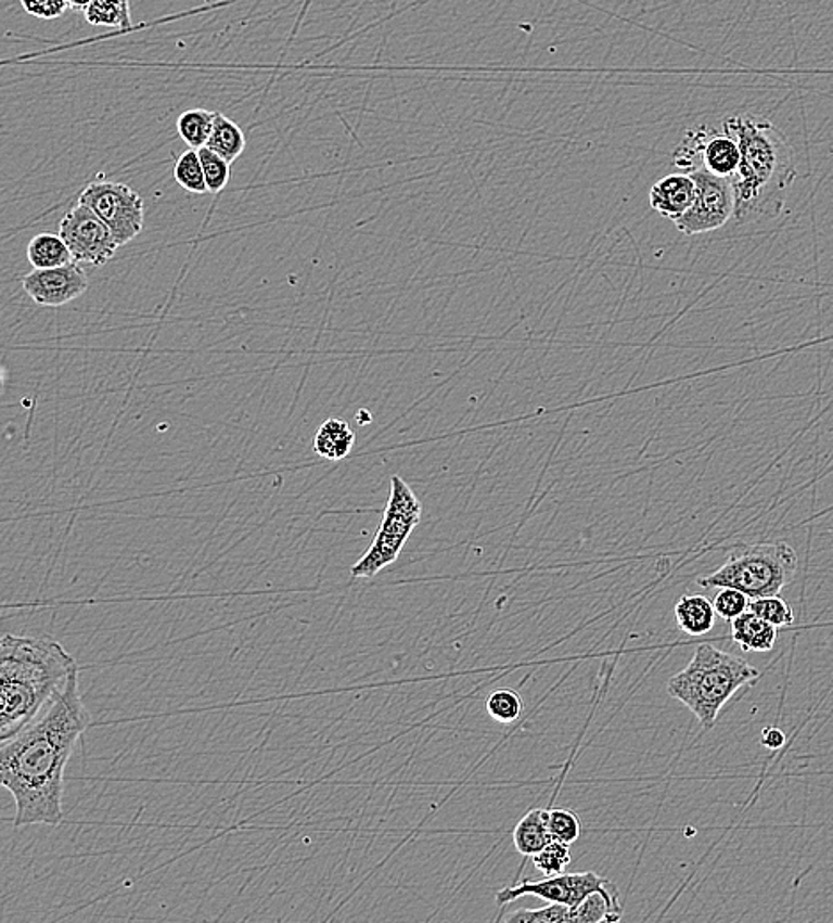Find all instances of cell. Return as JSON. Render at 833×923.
Wrapping results in <instances>:
<instances>
[{"instance_id": "obj_1", "label": "cell", "mask_w": 833, "mask_h": 923, "mask_svg": "<svg viewBox=\"0 0 833 923\" xmlns=\"http://www.w3.org/2000/svg\"><path fill=\"white\" fill-rule=\"evenodd\" d=\"M91 725L80 694L79 671L24 730L0 747V783L15 799V825H60L64 771Z\"/></svg>"}, {"instance_id": "obj_2", "label": "cell", "mask_w": 833, "mask_h": 923, "mask_svg": "<svg viewBox=\"0 0 833 923\" xmlns=\"http://www.w3.org/2000/svg\"><path fill=\"white\" fill-rule=\"evenodd\" d=\"M79 671L60 641L5 634L0 643V741L24 730Z\"/></svg>"}, {"instance_id": "obj_3", "label": "cell", "mask_w": 833, "mask_h": 923, "mask_svg": "<svg viewBox=\"0 0 833 923\" xmlns=\"http://www.w3.org/2000/svg\"><path fill=\"white\" fill-rule=\"evenodd\" d=\"M741 150L731 178L735 225L773 219L784 210L785 192L796 180V153L779 128L754 116H731L723 123Z\"/></svg>"}, {"instance_id": "obj_4", "label": "cell", "mask_w": 833, "mask_h": 923, "mask_svg": "<svg viewBox=\"0 0 833 923\" xmlns=\"http://www.w3.org/2000/svg\"><path fill=\"white\" fill-rule=\"evenodd\" d=\"M759 679V669L743 657L702 643L696 646L690 665L668 679L667 691L695 716L704 730H712L727 702L741 688Z\"/></svg>"}, {"instance_id": "obj_5", "label": "cell", "mask_w": 833, "mask_h": 923, "mask_svg": "<svg viewBox=\"0 0 833 923\" xmlns=\"http://www.w3.org/2000/svg\"><path fill=\"white\" fill-rule=\"evenodd\" d=\"M798 572V554L787 542H760L732 549L727 562L699 579L702 588H735L751 599L780 595Z\"/></svg>"}, {"instance_id": "obj_6", "label": "cell", "mask_w": 833, "mask_h": 923, "mask_svg": "<svg viewBox=\"0 0 833 923\" xmlns=\"http://www.w3.org/2000/svg\"><path fill=\"white\" fill-rule=\"evenodd\" d=\"M422 503L418 501L416 493L412 492L411 487L400 476H393L383 524L364 556L350 568V576L370 579L397 562L411 533L422 521Z\"/></svg>"}, {"instance_id": "obj_7", "label": "cell", "mask_w": 833, "mask_h": 923, "mask_svg": "<svg viewBox=\"0 0 833 923\" xmlns=\"http://www.w3.org/2000/svg\"><path fill=\"white\" fill-rule=\"evenodd\" d=\"M79 203L89 206L111 228L118 245L132 242L143 231L144 201L130 185L94 181L80 192Z\"/></svg>"}, {"instance_id": "obj_8", "label": "cell", "mask_w": 833, "mask_h": 923, "mask_svg": "<svg viewBox=\"0 0 833 923\" xmlns=\"http://www.w3.org/2000/svg\"><path fill=\"white\" fill-rule=\"evenodd\" d=\"M592 892H603L610 899L620 902L617 884L601 877L592 870L587 872H574V874H559L546 877V880H525L520 884L503 888L496 895L498 908H505L507 903L514 902L521 897H537L544 902H560L571 908H576L581 900L587 899Z\"/></svg>"}, {"instance_id": "obj_9", "label": "cell", "mask_w": 833, "mask_h": 923, "mask_svg": "<svg viewBox=\"0 0 833 923\" xmlns=\"http://www.w3.org/2000/svg\"><path fill=\"white\" fill-rule=\"evenodd\" d=\"M671 161L682 172L706 169L715 177L731 180L741 162L740 144L731 133L702 127L684 136L681 144L671 153Z\"/></svg>"}, {"instance_id": "obj_10", "label": "cell", "mask_w": 833, "mask_h": 923, "mask_svg": "<svg viewBox=\"0 0 833 923\" xmlns=\"http://www.w3.org/2000/svg\"><path fill=\"white\" fill-rule=\"evenodd\" d=\"M695 181L696 194L693 205L684 216L674 220L677 230L684 235H702L720 230L734 219V191L731 180L718 178L706 169L688 172Z\"/></svg>"}, {"instance_id": "obj_11", "label": "cell", "mask_w": 833, "mask_h": 923, "mask_svg": "<svg viewBox=\"0 0 833 923\" xmlns=\"http://www.w3.org/2000/svg\"><path fill=\"white\" fill-rule=\"evenodd\" d=\"M60 235L72 251L75 264L102 267L119 247L111 228L82 203L66 211L61 220Z\"/></svg>"}, {"instance_id": "obj_12", "label": "cell", "mask_w": 833, "mask_h": 923, "mask_svg": "<svg viewBox=\"0 0 833 923\" xmlns=\"http://www.w3.org/2000/svg\"><path fill=\"white\" fill-rule=\"evenodd\" d=\"M25 294L44 308H60L86 294L89 279L79 265L68 264L55 269H35L25 275Z\"/></svg>"}, {"instance_id": "obj_13", "label": "cell", "mask_w": 833, "mask_h": 923, "mask_svg": "<svg viewBox=\"0 0 833 923\" xmlns=\"http://www.w3.org/2000/svg\"><path fill=\"white\" fill-rule=\"evenodd\" d=\"M696 187L688 172H677L652 187L649 194L651 208L665 219L677 220L690 210L695 201Z\"/></svg>"}, {"instance_id": "obj_14", "label": "cell", "mask_w": 833, "mask_h": 923, "mask_svg": "<svg viewBox=\"0 0 833 923\" xmlns=\"http://www.w3.org/2000/svg\"><path fill=\"white\" fill-rule=\"evenodd\" d=\"M777 629L779 627L771 626L770 621L762 620L751 610L731 621L734 643H738L743 652H755V654H766L774 649L779 640Z\"/></svg>"}, {"instance_id": "obj_15", "label": "cell", "mask_w": 833, "mask_h": 923, "mask_svg": "<svg viewBox=\"0 0 833 923\" xmlns=\"http://www.w3.org/2000/svg\"><path fill=\"white\" fill-rule=\"evenodd\" d=\"M677 626L688 636H706L712 632L716 621L713 601L701 593H687L674 607Z\"/></svg>"}, {"instance_id": "obj_16", "label": "cell", "mask_w": 833, "mask_h": 923, "mask_svg": "<svg viewBox=\"0 0 833 923\" xmlns=\"http://www.w3.org/2000/svg\"><path fill=\"white\" fill-rule=\"evenodd\" d=\"M514 845L520 855L535 856L540 850L544 849L546 845L553 842V836L549 833L548 810L544 808H535L529 810L514 830Z\"/></svg>"}, {"instance_id": "obj_17", "label": "cell", "mask_w": 833, "mask_h": 923, "mask_svg": "<svg viewBox=\"0 0 833 923\" xmlns=\"http://www.w3.org/2000/svg\"><path fill=\"white\" fill-rule=\"evenodd\" d=\"M356 445V434L347 421L328 420L315 435V453L328 460L347 459Z\"/></svg>"}, {"instance_id": "obj_18", "label": "cell", "mask_w": 833, "mask_h": 923, "mask_svg": "<svg viewBox=\"0 0 833 923\" xmlns=\"http://www.w3.org/2000/svg\"><path fill=\"white\" fill-rule=\"evenodd\" d=\"M27 259L35 269H55L74 264V256L63 236L57 233H40L27 245Z\"/></svg>"}, {"instance_id": "obj_19", "label": "cell", "mask_w": 833, "mask_h": 923, "mask_svg": "<svg viewBox=\"0 0 833 923\" xmlns=\"http://www.w3.org/2000/svg\"><path fill=\"white\" fill-rule=\"evenodd\" d=\"M206 148H210L212 152L221 155L222 158H226L231 164V162H235L244 153V130L235 121L226 118L225 114L216 113L210 139L206 142Z\"/></svg>"}, {"instance_id": "obj_20", "label": "cell", "mask_w": 833, "mask_h": 923, "mask_svg": "<svg viewBox=\"0 0 833 923\" xmlns=\"http://www.w3.org/2000/svg\"><path fill=\"white\" fill-rule=\"evenodd\" d=\"M623 919V903L610 899L603 892H592L573 908L571 923H615Z\"/></svg>"}, {"instance_id": "obj_21", "label": "cell", "mask_w": 833, "mask_h": 923, "mask_svg": "<svg viewBox=\"0 0 833 923\" xmlns=\"http://www.w3.org/2000/svg\"><path fill=\"white\" fill-rule=\"evenodd\" d=\"M214 116H216V113H210L206 108H189L185 113L180 114L177 130L182 141L187 142L191 150H202L206 146V142L210 139L212 127H214Z\"/></svg>"}, {"instance_id": "obj_22", "label": "cell", "mask_w": 833, "mask_h": 923, "mask_svg": "<svg viewBox=\"0 0 833 923\" xmlns=\"http://www.w3.org/2000/svg\"><path fill=\"white\" fill-rule=\"evenodd\" d=\"M86 21L99 27H123L128 29L130 21V4L127 0H93L84 11Z\"/></svg>"}, {"instance_id": "obj_23", "label": "cell", "mask_w": 833, "mask_h": 923, "mask_svg": "<svg viewBox=\"0 0 833 923\" xmlns=\"http://www.w3.org/2000/svg\"><path fill=\"white\" fill-rule=\"evenodd\" d=\"M172 175H175L178 185L185 189L187 192H192V194H206L208 192L202 158H200L197 150H189V152L182 153V157L178 158L177 164H175Z\"/></svg>"}, {"instance_id": "obj_24", "label": "cell", "mask_w": 833, "mask_h": 923, "mask_svg": "<svg viewBox=\"0 0 833 923\" xmlns=\"http://www.w3.org/2000/svg\"><path fill=\"white\" fill-rule=\"evenodd\" d=\"M486 710L498 723H515L523 714V698L514 689H496L486 700Z\"/></svg>"}, {"instance_id": "obj_25", "label": "cell", "mask_w": 833, "mask_h": 923, "mask_svg": "<svg viewBox=\"0 0 833 923\" xmlns=\"http://www.w3.org/2000/svg\"><path fill=\"white\" fill-rule=\"evenodd\" d=\"M531 858H534L535 869L539 870L540 874H544L546 877L564 874L571 861H573L571 845L556 841L546 845L544 849L531 856Z\"/></svg>"}, {"instance_id": "obj_26", "label": "cell", "mask_w": 833, "mask_h": 923, "mask_svg": "<svg viewBox=\"0 0 833 923\" xmlns=\"http://www.w3.org/2000/svg\"><path fill=\"white\" fill-rule=\"evenodd\" d=\"M751 611L762 620L770 621L774 627L793 626V607L780 595L759 597L752 599Z\"/></svg>"}, {"instance_id": "obj_27", "label": "cell", "mask_w": 833, "mask_h": 923, "mask_svg": "<svg viewBox=\"0 0 833 923\" xmlns=\"http://www.w3.org/2000/svg\"><path fill=\"white\" fill-rule=\"evenodd\" d=\"M200 158H202L203 171H205L206 187L210 194H219L225 191L228 181L231 177L230 162L212 152L210 148H202L197 150Z\"/></svg>"}, {"instance_id": "obj_28", "label": "cell", "mask_w": 833, "mask_h": 923, "mask_svg": "<svg viewBox=\"0 0 833 923\" xmlns=\"http://www.w3.org/2000/svg\"><path fill=\"white\" fill-rule=\"evenodd\" d=\"M573 908L560 902H548L540 909H521L509 914L503 922L512 923H571Z\"/></svg>"}, {"instance_id": "obj_29", "label": "cell", "mask_w": 833, "mask_h": 923, "mask_svg": "<svg viewBox=\"0 0 833 923\" xmlns=\"http://www.w3.org/2000/svg\"><path fill=\"white\" fill-rule=\"evenodd\" d=\"M548 824L553 841L562 844L573 845L581 835V822L573 810L549 808Z\"/></svg>"}, {"instance_id": "obj_30", "label": "cell", "mask_w": 833, "mask_h": 923, "mask_svg": "<svg viewBox=\"0 0 833 923\" xmlns=\"http://www.w3.org/2000/svg\"><path fill=\"white\" fill-rule=\"evenodd\" d=\"M751 597L743 591L735 588H720L713 604H715L716 615L720 616L721 620L732 621L751 610Z\"/></svg>"}, {"instance_id": "obj_31", "label": "cell", "mask_w": 833, "mask_h": 923, "mask_svg": "<svg viewBox=\"0 0 833 923\" xmlns=\"http://www.w3.org/2000/svg\"><path fill=\"white\" fill-rule=\"evenodd\" d=\"M25 13L41 18V21H54L66 13L69 5L66 0H21Z\"/></svg>"}, {"instance_id": "obj_32", "label": "cell", "mask_w": 833, "mask_h": 923, "mask_svg": "<svg viewBox=\"0 0 833 923\" xmlns=\"http://www.w3.org/2000/svg\"><path fill=\"white\" fill-rule=\"evenodd\" d=\"M760 744L768 749H780L785 744V733L777 727H768L762 730Z\"/></svg>"}, {"instance_id": "obj_33", "label": "cell", "mask_w": 833, "mask_h": 923, "mask_svg": "<svg viewBox=\"0 0 833 923\" xmlns=\"http://www.w3.org/2000/svg\"><path fill=\"white\" fill-rule=\"evenodd\" d=\"M72 10L86 11L93 0H66Z\"/></svg>"}, {"instance_id": "obj_34", "label": "cell", "mask_w": 833, "mask_h": 923, "mask_svg": "<svg viewBox=\"0 0 833 923\" xmlns=\"http://www.w3.org/2000/svg\"><path fill=\"white\" fill-rule=\"evenodd\" d=\"M205 2H210V0H205Z\"/></svg>"}, {"instance_id": "obj_35", "label": "cell", "mask_w": 833, "mask_h": 923, "mask_svg": "<svg viewBox=\"0 0 833 923\" xmlns=\"http://www.w3.org/2000/svg\"><path fill=\"white\" fill-rule=\"evenodd\" d=\"M127 2H128V0H127Z\"/></svg>"}]
</instances>
